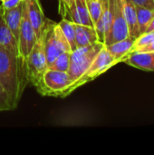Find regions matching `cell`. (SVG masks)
Wrapping results in <instances>:
<instances>
[{
    "label": "cell",
    "instance_id": "1",
    "mask_svg": "<svg viewBox=\"0 0 154 155\" xmlns=\"http://www.w3.org/2000/svg\"><path fill=\"white\" fill-rule=\"evenodd\" d=\"M27 83L25 69L20 58L0 46V84L6 93L11 110L17 108Z\"/></svg>",
    "mask_w": 154,
    "mask_h": 155
},
{
    "label": "cell",
    "instance_id": "2",
    "mask_svg": "<svg viewBox=\"0 0 154 155\" xmlns=\"http://www.w3.org/2000/svg\"><path fill=\"white\" fill-rule=\"evenodd\" d=\"M118 64V61H116L111 54L107 51L105 45L102 48V50L98 53L89 68L86 70V72L74 83L70 84L64 92L61 98H64L71 94L74 91H75L77 88L81 87L82 85L90 83L104 74L106 71H108L110 68Z\"/></svg>",
    "mask_w": 154,
    "mask_h": 155
},
{
    "label": "cell",
    "instance_id": "3",
    "mask_svg": "<svg viewBox=\"0 0 154 155\" xmlns=\"http://www.w3.org/2000/svg\"><path fill=\"white\" fill-rule=\"evenodd\" d=\"M103 46V43L97 41L85 46L77 47L75 50L72 51L70 55V65L67 71L72 80V84L76 82L86 72Z\"/></svg>",
    "mask_w": 154,
    "mask_h": 155
},
{
    "label": "cell",
    "instance_id": "4",
    "mask_svg": "<svg viewBox=\"0 0 154 155\" xmlns=\"http://www.w3.org/2000/svg\"><path fill=\"white\" fill-rule=\"evenodd\" d=\"M43 37L48 65L61 54L64 52H72L71 46L58 23L47 18L43 32Z\"/></svg>",
    "mask_w": 154,
    "mask_h": 155
},
{
    "label": "cell",
    "instance_id": "5",
    "mask_svg": "<svg viewBox=\"0 0 154 155\" xmlns=\"http://www.w3.org/2000/svg\"><path fill=\"white\" fill-rule=\"evenodd\" d=\"M47 69L48 64L42 35L41 37L37 38L25 62V73L28 83L36 87Z\"/></svg>",
    "mask_w": 154,
    "mask_h": 155
},
{
    "label": "cell",
    "instance_id": "6",
    "mask_svg": "<svg viewBox=\"0 0 154 155\" xmlns=\"http://www.w3.org/2000/svg\"><path fill=\"white\" fill-rule=\"evenodd\" d=\"M71 84L72 80L67 72L47 69L35 88L42 95L62 97L64 90Z\"/></svg>",
    "mask_w": 154,
    "mask_h": 155
},
{
    "label": "cell",
    "instance_id": "7",
    "mask_svg": "<svg viewBox=\"0 0 154 155\" xmlns=\"http://www.w3.org/2000/svg\"><path fill=\"white\" fill-rule=\"evenodd\" d=\"M111 10V25L104 37V45H109L129 36V29L123 14L122 0H109Z\"/></svg>",
    "mask_w": 154,
    "mask_h": 155
},
{
    "label": "cell",
    "instance_id": "8",
    "mask_svg": "<svg viewBox=\"0 0 154 155\" xmlns=\"http://www.w3.org/2000/svg\"><path fill=\"white\" fill-rule=\"evenodd\" d=\"M24 3H25V1H24ZM36 40H37V38H36L34 30L27 17L25 5L24 4L20 31H19L18 40H17V45H18L19 57L23 63L25 69V62H26L28 55H29L31 50L33 49Z\"/></svg>",
    "mask_w": 154,
    "mask_h": 155
},
{
    "label": "cell",
    "instance_id": "9",
    "mask_svg": "<svg viewBox=\"0 0 154 155\" xmlns=\"http://www.w3.org/2000/svg\"><path fill=\"white\" fill-rule=\"evenodd\" d=\"M27 17L34 30L36 38L41 37L47 18L44 16L40 1L39 0H24Z\"/></svg>",
    "mask_w": 154,
    "mask_h": 155
},
{
    "label": "cell",
    "instance_id": "10",
    "mask_svg": "<svg viewBox=\"0 0 154 155\" xmlns=\"http://www.w3.org/2000/svg\"><path fill=\"white\" fill-rule=\"evenodd\" d=\"M123 62L139 70L154 72V52H133L128 54Z\"/></svg>",
    "mask_w": 154,
    "mask_h": 155
},
{
    "label": "cell",
    "instance_id": "11",
    "mask_svg": "<svg viewBox=\"0 0 154 155\" xmlns=\"http://www.w3.org/2000/svg\"><path fill=\"white\" fill-rule=\"evenodd\" d=\"M24 1H22L18 5L10 9H4L3 8V15L7 25L8 28L10 29L11 33L13 34L14 37L15 38L16 42L18 40L21 20H22V14L24 8ZM3 7V6H2Z\"/></svg>",
    "mask_w": 154,
    "mask_h": 155
},
{
    "label": "cell",
    "instance_id": "12",
    "mask_svg": "<svg viewBox=\"0 0 154 155\" xmlns=\"http://www.w3.org/2000/svg\"><path fill=\"white\" fill-rule=\"evenodd\" d=\"M0 46L7 49L14 54L19 57L18 45L15 38L8 28L3 15V7L0 5ZM20 58V57H19ZM21 60V59H20Z\"/></svg>",
    "mask_w": 154,
    "mask_h": 155
},
{
    "label": "cell",
    "instance_id": "13",
    "mask_svg": "<svg viewBox=\"0 0 154 155\" xmlns=\"http://www.w3.org/2000/svg\"><path fill=\"white\" fill-rule=\"evenodd\" d=\"M75 28V43L77 47L85 46L98 41L97 33L94 26L74 23Z\"/></svg>",
    "mask_w": 154,
    "mask_h": 155
},
{
    "label": "cell",
    "instance_id": "14",
    "mask_svg": "<svg viewBox=\"0 0 154 155\" xmlns=\"http://www.w3.org/2000/svg\"><path fill=\"white\" fill-rule=\"evenodd\" d=\"M134 38L127 37L125 39L117 41L113 44H111L109 45H105L107 51L111 54V55L118 61V63L123 62V58L131 53L133 44H134Z\"/></svg>",
    "mask_w": 154,
    "mask_h": 155
},
{
    "label": "cell",
    "instance_id": "15",
    "mask_svg": "<svg viewBox=\"0 0 154 155\" xmlns=\"http://www.w3.org/2000/svg\"><path fill=\"white\" fill-rule=\"evenodd\" d=\"M69 16L74 23L94 26L87 9L86 0H74V5L70 11Z\"/></svg>",
    "mask_w": 154,
    "mask_h": 155
},
{
    "label": "cell",
    "instance_id": "16",
    "mask_svg": "<svg viewBox=\"0 0 154 155\" xmlns=\"http://www.w3.org/2000/svg\"><path fill=\"white\" fill-rule=\"evenodd\" d=\"M122 2H123L124 17L129 29V36L136 39L140 35V34L138 29L135 5L131 0H122Z\"/></svg>",
    "mask_w": 154,
    "mask_h": 155
},
{
    "label": "cell",
    "instance_id": "17",
    "mask_svg": "<svg viewBox=\"0 0 154 155\" xmlns=\"http://www.w3.org/2000/svg\"><path fill=\"white\" fill-rule=\"evenodd\" d=\"M135 8H136V15H137L138 29H139V34L141 35L145 33L147 27L149 26L151 21L154 17V10L140 5H135Z\"/></svg>",
    "mask_w": 154,
    "mask_h": 155
},
{
    "label": "cell",
    "instance_id": "18",
    "mask_svg": "<svg viewBox=\"0 0 154 155\" xmlns=\"http://www.w3.org/2000/svg\"><path fill=\"white\" fill-rule=\"evenodd\" d=\"M60 28L62 29L64 36L66 37L72 51L75 50L77 48L76 43H75V28H74V23L72 20H68L66 17H63V19L58 23Z\"/></svg>",
    "mask_w": 154,
    "mask_h": 155
},
{
    "label": "cell",
    "instance_id": "19",
    "mask_svg": "<svg viewBox=\"0 0 154 155\" xmlns=\"http://www.w3.org/2000/svg\"><path fill=\"white\" fill-rule=\"evenodd\" d=\"M71 53L70 52H64V53L61 54L59 56H57L48 65V69L56 70V71H62V72H67L68 68H69V65H70Z\"/></svg>",
    "mask_w": 154,
    "mask_h": 155
},
{
    "label": "cell",
    "instance_id": "20",
    "mask_svg": "<svg viewBox=\"0 0 154 155\" xmlns=\"http://www.w3.org/2000/svg\"><path fill=\"white\" fill-rule=\"evenodd\" d=\"M87 9L93 25L97 23L102 13V0H86Z\"/></svg>",
    "mask_w": 154,
    "mask_h": 155
},
{
    "label": "cell",
    "instance_id": "21",
    "mask_svg": "<svg viewBox=\"0 0 154 155\" xmlns=\"http://www.w3.org/2000/svg\"><path fill=\"white\" fill-rule=\"evenodd\" d=\"M154 41V32H150V33H144L141 35H139L135 40L133 44V47L131 51V53L137 51L146 45H148L150 43Z\"/></svg>",
    "mask_w": 154,
    "mask_h": 155
},
{
    "label": "cell",
    "instance_id": "22",
    "mask_svg": "<svg viewBox=\"0 0 154 155\" xmlns=\"http://www.w3.org/2000/svg\"><path fill=\"white\" fill-rule=\"evenodd\" d=\"M59 1V12L65 17L66 15H69L71 9L74 5V0H58Z\"/></svg>",
    "mask_w": 154,
    "mask_h": 155
},
{
    "label": "cell",
    "instance_id": "23",
    "mask_svg": "<svg viewBox=\"0 0 154 155\" xmlns=\"http://www.w3.org/2000/svg\"><path fill=\"white\" fill-rule=\"evenodd\" d=\"M5 111H12V110L8 102L6 93L5 92L3 86L0 84V112H5Z\"/></svg>",
    "mask_w": 154,
    "mask_h": 155
},
{
    "label": "cell",
    "instance_id": "24",
    "mask_svg": "<svg viewBox=\"0 0 154 155\" xmlns=\"http://www.w3.org/2000/svg\"><path fill=\"white\" fill-rule=\"evenodd\" d=\"M135 5H140L154 10V4L152 0H131Z\"/></svg>",
    "mask_w": 154,
    "mask_h": 155
},
{
    "label": "cell",
    "instance_id": "25",
    "mask_svg": "<svg viewBox=\"0 0 154 155\" xmlns=\"http://www.w3.org/2000/svg\"><path fill=\"white\" fill-rule=\"evenodd\" d=\"M23 0H5L4 2H2L1 5L4 9H10L18 5Z\"/></svg>",
    "mask_w": 154,
    "mask_h": 155
},
{
    "label": "cell",
    "instance_id": "26",
    "mask_svg": "<svg viewBox=\"0 0 154 155\" xmlns=\"http://www.w3.org/2000/svg\"><path fill=\"white\" fill-rule=\"evenodd\" d=\"M134 52H154V41L150 43L148 45H146L137 51H134Z\"/></svg>",
    "mask_w": 154,
    "mask_h": 155
},
{
    "label": "cell",
    "instance_id": "27",
    "mask_svg": "<svg viewBox=\"0 0 154 155\" xmlns=\"http://www.w3.org/2000/svg\"><path fill=\"white\" fill-rule=\"evenodd\" d=\"M150 32H154V17L152 18V20L151 21L149 26L147 27V29L145 31V33H150Z\"/></svg>",
    "mask_w": 154,
    "mask_h": 155
},
{
    "label": "cell",
    "instance_id": "28",
    "mask_svg": "<svg viewBox=\"0 0 154 155\" xmlns=\"http://www.w3.org/2000/svg\"><path fill=\"white\" fill-rule=\"evenodd\" d=\"M4 1H5V0H0V2H1V3H2V2H4Z\"/></svg>",
    "mask_w": 154,
    "mask_h": 155
},
{
    "label": "cell",
    "instance_id": "29",
    "mask_svg": "<svg viewBox=\"0 0 154 155\" xmlns=\"http://www.w3.org/2000/svg\"><path fill=\"white\" fill-rule=\"evenodd\" d=\"M152 2H153V4H154V0H152Z\"/></svg>",
    "mask_w": 154,
    "mask_h": 155
},
{
    "label": "cell",
    "instance_id": "30",
    "mask_svg": "<svg viewBox=\"0 0 154 155\" xmlns=\"http://www.w3.org/2000/svg\"><path fill=\"white\" fill-rule=\"evenodd\" d=\"M23 1H24V0H23Z\"/></svg>",
    "mask_w": 154,
    "mask_h": 155
}]
</instances>
